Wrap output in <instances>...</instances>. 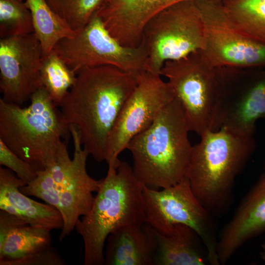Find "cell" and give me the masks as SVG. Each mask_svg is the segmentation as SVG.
Instances as JSON below:
<instances>
[{"label":"cell","mask_w":265,"mask_h":265,"mask_svg":"<svg viewBox=\"0 0 265 265\" xmlns=\"http://www.w3.org/2000/svg\"><path fill=\"white\" fill-rule=\"evenodd\" d=\"M137 76L112 65L82 69L58 107L76 128L83 148L98 162L105 159L109 133Z\"/></svg>","instance_id":"6da1fadb"},{"label":"cell","mask_w":265,"mask_h":265,"mask_svg":"<svg viewBox=\"0 0 265 265\" xmlns=\"http://www.w3.org/2000/svg\"><path fill=\"white\" fill-rule=\"evenodd\" d=\"M179 101L175 98L159 112L153 123L133 137L127 149L133 159L137 180L148 188L159 190L185 178L193 146Z\"/></svg>","instance_id":"7a4b0ae2"},{"label":"cell","mask_w":265,"mask_h":265,"mask_svg":"<svg viewBox=\"0 0 265 265\" xmlns=\"http://www.w3.org/2000/svg\"><path fill=\"white\" fill-rule=\"evenodd\" d=\"M143 188L127 162L108 165L90 211L75 227L83 241L84 265H105V243L115 229L146 223Z\"/></svg>","instance_id":"3957f363"},{"label":"cell","mask_w":265,"mask_h":265,"mask_svg":"<svg viewBox=\"0 0 265 265\" xmlns=\"http://www.w3.org/2000/svg\"><path fill=\"white\" fill-rule=\"evenodd\" d=\"M200 136L186 176L200 203L212 216L219 215L231 203L236 179L254 152L255 141L224 128Z\"/></svg>","instance_id":"277c9868"},{"label":"cell","mask_w":265,"mask_h":265,"mask_svg":"<svg viewBox=\"0 0 265 265\" xmlns=\"http://www.w3.org/2000/svg\"><path fill=\"white\" fill-rule=\"evenodd\" d=\"M27 107L0 99V139L37 171L56 161L59 147L69 141V125L44 86Z\"/></svg>","instance_id":"5b68a950"},{"label":"cell","mask_w":265,"mask_h":265,"mask_svg":"<svg viewBox=\"0 0 265 265\" xmlns=\"http://www.w3.org/2000/svg\"><path fill=\"white\" fill-rule=\"evenodd\" d=\"M70 127L74 147L73 159L67 150L68 142H62L55 163L37 171L33 181L20 188L25 195L39 198L60 212L63 220L60 241L69 236L80 218L89 212L94 200L93 193L97 192L101 182L88 174L86 160L89 154L82 148L76 128Z\"/></svg>","instance_id":"8992f818"},{"label":"cell","mask_w":265,"mask_h":265,"mask_svg":"<svg viewBox=\"0 0 265 265\" xmlns=\"http://www.w3.org/2000/svg\"><path fill=\"white\" fill-rule=\"evenodd\" d=\"M160 75L167 79L190 131L201 136L219 129L217 109L222 86V67L211 64L198 51L164 62Z\"/></svg>","instance_id":"52a82bcc"},{"label":"cell","mask_w":265,"mask_h":265,"mask_svg":"<svg viewBox=\"0 0 265 265\" xmlns=\"http://www.w3.org/2000/svg\"><path fill=\"white\" fill-rule=\"evenodd\" d=\"M204 44L203 22L196 0L174 4L155 16L143 29L140 45L146 52L145 70L160 75L165 62L201 51Z\"/></svg>","instance_id":"ba28073f"},{"label":"cell","mask_w":265,"mask_h":265,"mask_svg":"<svg viewBox=\"0 0 265 265\" xmlns=\"http://www.w3.org/2000/svg\"><path fill=\"white\" fill-rule=\"evenodd\" d=\"M143 194L146 223L163 235H170L176 224L189 227L202 240L209 263L219 265L213 216L193 193L187 176L177 184L160 190L143 186Z\"/></svg>","instance_id":"9c48e42d"},{"label":"cell","mask_w":265,"mask_h":265,"mask_svg":"<svg viewBox=\"0 0 265 265\" xmlns=\"http://www.w3.org/2000/svg\"><path fill=\"white\" fill-rule=\"evenodd\" d=\"M76 74L83 68L112 65L136 76L145 71L146 52L121 44L96 14L71 37L60 40L53 50Z\"/></svg>","instance_id":"30bf717a"},{"label":"cell","mask_w":265,"mask_h":265,"mask_svg":"<svg viewBox=\"0 0 265 265\" xmlns=\"http://www.w3.org/2000/svg\"><path fill=\"white\" fill-rule=\"evenodd\" d=\"M175 98L168 83L161 76L144 71L137 76L133 90L124 104L108 136L105 159L118 165L119 154L131 140L147 129L161 110Z\"/></svg>","instance_id":"8fae6325"},{"label":"cell","mask_w":265,"mask_h":265,"mask_svg":"<svg viewBox=\"0 0 265 265\" xmlns=\"http://www.w3.org/2000/svg\"><path fill=\"white\" fill-rule=\"evenodd\" d=\"M196 0L204 25V44L201 51L211 64L239 69L265 66V44L239 31L221 3Z\"/></svg>","instance_id":"7c38bea8"},{"label":"cell","mask_w":265,"mask_h":265,"mask_svg":"<svg viewBox=\"0 0 265 265\" xmlns=\"http://www.w3.org/2000/svg\"><path fill=\"white\" fill-rule=\"evenodd\" d=\"M259 68L222 67L219 129L253 137L257 122L265 119V69Z\"/></svg>","instance_id":"4fadbf2b"},{"label":"cell","mask_w":265,"mask_h":265,"mask_svg":"<svg viewBox=\"0 0 265 265\" xmlns=\"http://www.w3.org/2000/svg\"><path fill=\"white\" fill-rule=\"evenodd\" d=\"M43 56L34 32L0 38V90L4 101L21 106L43 86Z\"/></svg>","instance_id":"5bb4252c"},{"label":"cell","mask_w":265,"mask_h":265,"mask_svg":"<svg viewBox=\"0 0 265 265\" xmlns=\"http://www.w3.org/2000/svg\"><path fill=\"white\" fill-rule=\"evenodd\" d=\"M50 229L0 210V265H64Z\"/></svg>","instance_id":"9a60e30c"},{"label":"cell","mask_w":265,"mask_h":265,"mask_svg":"<svg viewBox=\"0 0 265 265\" xmlns=\"http://www.w3.org/2000/svg\"><path fill=\"white\" fill-rule=\"evenodd\" d=\"M265 231V163L259 180L243 198L218 237L217 256L225 264L247 241Z\"/></svg>","instance_id":"2e32d148"},{"label":"cell","mask_w":265,"mask_h":265,"mask_svg":"<svg viewBox=\"0 0 265 265\" xmlns=\"http://www.w3.org/2000/svg\"><path fill=\"white\" fill-rule=\"evenodd\" d=\"M185 0H104L97 14L110 34L128 47L140 46L146 25L159 13Z\"/></svg>","instance_id":"e0dca14e"},{"label":"cell","mask_w":265,"mask_h":265,"mask_svg":"<svg viewBox=\"0 0 265 265\" xmlns=\"http://www.w3.org/2000/svg\"><path fill=\"white\" fill-rule=\"evenodd\" d=\"M10 169L0 167V210L28 222L52 230L63 226L61 214L53 206L34 201L22 193L25 186Z\"/></svg>","instance_id":"ac0fdd59"},{"label":"cell","mask_w":265,"mask_h":265,"mask_svg":"<svg viewBox=\"0 0 265 265\" xmlns=\"http://www.w3.org/2000/svg\"><path fill=\"white\" fill-rule=\"evenodd\" d=\"M106 241L105 265H154V230L146 223L142 226L120 227L109 234Z\"/></svg>","instance_id":"d6986e66"},{"label":"cell","mask_w":265,"mask_h":265,"mask_svg":"<svg viewBox=\"0 0 265 265\" xmlns=\"http://www.w3.org/2000/svg\"><path fill=\"white\" fill-rule=\"evenodd\" d=\"M154 230V265H205L209 264L206 249L191 228L176 224L163 235Z\"/></svg>","instance_id":"ffe728a7"},{"label":"cell","mask_w":265,"mask_h":265,"mask_svg":"<svg viewBox=\"0 0 265 265\" xmlns=\"http://www.w3.org/2000/svg\"><path fill=\"white\" fill-rule=\"evenodd\" d=\"M32 19L34 33L45 56L61 39L73 36V31L51 8L46 0H26Z\"/></svg>","instance_id":"44dd1931"},{"label":"cell","mask_w":265,"mask_h":265,"mask_svg":"<svg viewBox=\"0 0 265 265\" xmlns=\"http://www.w3.org/2000/svg\"><path fill=\"white\" fill-rule=\"evenodd\" d=\"M221 4L239 31L265 45V0H222Z\"/></svg>","instance_id":"7402d4cb"},{"label":"cell","mask_w":265,"mask_h":265,"mask_svg":"<svg viewBox=\"0 0 265 265\" xmlns=\"http://www.w3.org/2000/svg\"><path fill=\"white\" fill-rule=\"evenodd\" d=\"M40 77L43 86L58 107L75 83L77 74L53 50L43 56Z\"/></svg>","instance_id":"603a6c76"},{"label":"cell","mask_w":265,"mask_h":265,"mask_svg":"<svg viewBox=\"0 0 265 265\" xmlns=\"http://www.w3.org/2000/svg\"><path fill=\"white\" fill-rule=\"evenodd\" d=\"M53 11L75 33L96 15L104 0H46Z\"/></svg>","instance_id":"cb8c5ba5"},{"label":"cell","mask_w":265,"mask_h":265,"mask_svg":"<svg viewBox=\"0 0 265 265\" xmlns=\"http://www.w3.org/2000/svg\"><path fill=\"white\" fill-rule=\"evenodd\" d=\"M34 32L31 12L25 2L0 0V37L24 35Z\"/></svg>","instance_id":"d4e9b609"},{"label":"cell","mask_w":265,"mask_h":265,"mask_svg":"<svg viewBox=\"0 0 265 265\" xmlns=\"http://www.w3.org/2000/svg\"><path fill=\"white\" fill-rule=\"evenodd\" d=\"M0 164L12 171L26 185L33 181L37 176V171L34 167L18 156L1 139Z\"/></svg>","instance_id":"484cf974"},{"label":"cell","mask_w":265,"mask_h":265,"mask_svg":"<svg viewBox=\"0 0 265 265\" xmlns=\"http://www.w3.org/2000/svg\"><path fill=\"white\" fill-rule=\"evenodd\" d=\"M262 249V257L264 261L265 262V242L263 244Z\"/></svg>","instance_id":"4316f807"},{"label":"cell","mask_w":265,"mask_h":265,"mask_svg":"<svg viewBox=\"0 0 265 265\" xmlns=\"http://www.w3.org/2000/svg\"><path fill=\"white\" fill-rule=\"evenodd\" d=\"M212 0L217 3H221L222 0Z\"/></svg>","instance_id":"83f0119b"},{"label":"cell","mask_w":265,"mask_h":265,"mask_svg":"<svg viewBox=\"0 0 265 265\" xmlns=\"http://www.w3.org/2000/svg\"><path fill=\"white\" fill-rule=\"evenodd\" d=\"M20 0V1H23L24 0Z\"/></svg>","instance_id":"f1b7e54d"}]
</instances>
